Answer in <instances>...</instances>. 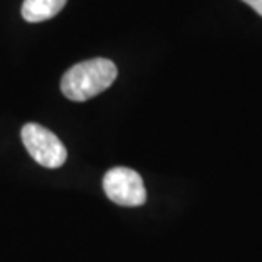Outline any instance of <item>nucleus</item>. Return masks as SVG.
<instances>
[{
	"mask_svg": "<svg viewBox=\"0 0 262 262\" xmlns=\"http://www.w3.org/2000/svg\"><path fill=\"white\" fill-rule=\"evenodd\" d=\"M106 196L119 206H141L146 201V189L138 172L128 167H114L104 176Z\"/></svg>",
	"mask_w": 262,
	"mask_h": 262,
	"instance_id": "3",
	"label": "nucleus"
},
{
	"mask_svg": "<svg viewBox=\"0 0 262 262\" xmlns=\"http://www.w3.org/2000/svg\"><path fill=\"white\" fill-rule=\"evenodd\" d=\"M20 138L29 155L46 169H58L67 162L68 151L53 131L38 123H28L20 129Z\"/></svg>",
	"mask_w": 262,
	"mask_h": 262,
	"instance_id": "2",
	"label": "nucleus"
},
{
	"mask_svg": "<svg viewBox=\"0 0 262 262\" xmlns=\"http://www.w3.org/2000/svg\"><path fill=\"white\" fill-rule=\"evenodd\" d=\"M65 4L67 0H24L20 14L28 23H43L55 17Z\"/></svg>",
	"mask_w": 262,
	"mask_h": 262,
	"instance_id": "4",
	"label": "nucleus"
},
{
	"mask_svg": "<svg viewBox=\"0 0 262 262\" xmlns=\"http://www.w3.org/2000/svg\"><path fill=\"white\" fill-rule=\"evenodd\" d=\"M118 68L107 58H94L73 65L61 77V92L67 99L83 102L99 96L113 85Z\"/></svg>",
	"mask_w": 262,
	"mask_h": 262,
	"instance_id": "1",
	"label": "nucleus"
},
{
	"mask_svg": "<svg viewBox=\"0 0 262 262\" xmlns=\"http://www.w3.org/2000/svg\"><path fill=\"white\" fill-rule=\"evenodd\" d=\"M242 2L250 5V7L255 10V12H257L259 15H262V0H242Z\"/></svg>",
	"mask_w": 262,
	"mask_h": 262,
	"instance_id": "5",
	"label": "nucleus"
}]
</instances>
